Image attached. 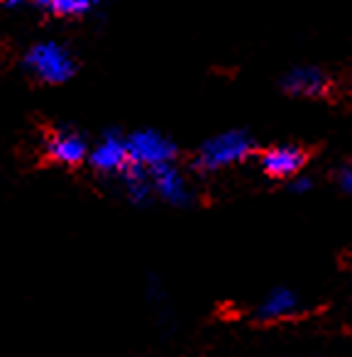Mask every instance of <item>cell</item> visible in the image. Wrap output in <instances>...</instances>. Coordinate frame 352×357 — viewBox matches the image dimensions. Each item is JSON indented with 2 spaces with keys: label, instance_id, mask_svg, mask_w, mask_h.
Listing matches in <instances>:
<instances>
[{
  "label": "cell",
  "instance_id": "6",
  "mask_svg": "<svg viewBox=\"0 0 352 357\" xmlns=\"http://www.w3.org/2000/svg\"><path fill=\"white\" fill-rule=\"evenodd\" d=\"M149 178H152L154 194H157L162 201H167V204L186 206L191 201L189 181H186V176L181 174V169L174 162L152 169V172H149Z\"/></svg>",
  "mask_w": 352,
  "mask_h": 357
},
{
  "label": "cell",
  "instance_id": "8",
  "mask_svg": "<svg viewBox=\"0 0 352 357\" xmlns=\"http://www.w3.org/2000/svg\"><path fill=\"white\" fill-rule=\"evenodd\" d=\"M282 86L289 96H296V98H321L330 91V79L326 71L316 66H298L284 76Z\"/></svg>",
  "mask_w": 352,
  "mask_h": 357
},
{
  "label": "cell",
  "instance_id": "13",
  "mask_svg": "<svg viewBox=\"0 0 352 357\" xmlns=\"http://www.w3.org/2000/svg\"><path fill=\"white\" fill-rule=\"evenodd\" d=\"M311 178H306V176H298V174H296V176H293V184H291V189L293 191H296V194H306V191L308 189H311Z\"/></svg>",
  "mask_w": 352,
  "mask_h": 357
},
{
  "label": "cell",
  "instance_id": "9",
  "mask_svg": "<svg viewBox=\"0 0 352 357\" xmlns=\"http://www.w3.org/2000/svg\"><path fill=\"white\" fill-rule=\"evenodd\" d=\"M298 311V296L291 291V289H272L267 296L262 298L257 308V316L262 321H282V318H289Z\"/></svg>",
  "mask_w": 352,
  "mask_h": 357
},
{
  "label": "cell",
  "instance_id": "5",
  "mask_svg": "<svg viewBox=\"0 0 352 357\" xmlns=\"http://www.w3.org/2000/svg\"><path fill=\"white\" fill-rule=\"evenodd\" d=\"M47 157L64 167H79L81 162L89 159V142L84 135L74 130H54L45 142Z\"/></svg>",
  "mask_w": 352,
  "mask_h": 357
},
{
  "label": "cell",
  "instance_id": "3",
  "mask_svg": "<svg viewBox=\"0 0 352 357\" xmlns=\"http://www.w3.org/2000/svg\"><path fill=\"white\" fill-rule=\"evenodd\" d=\"M125 139H128L130 164L147 169V172L174 162V157H176V147L171 139L164 137L162 132H154V130H139Z\"/></svg>",
  "mask_w": 352,
  "mask_h": 357
},
{
  "label": "cell",
  "instance_id": "12",
  "mask_svg": "<svg viewBox=\"0 0 352 357\" xmlns=\"http://www.w3.org/2000/svg\"><path fill=\"white\" fill-rule=\"evenodd\" d=\"M337 184H340V189L345 191V194H352V164L340 167V172H337Z\"/></svg>",
  "mask_w": 352,
  "mask_h": 357
},
{
  "label": "cell",
  "instance_id": "11",
  "mask_svg": "<svg viewBox=\"0 0 352 357\" xmlns=\"http://www.w3.org/2000/svg\"><path fill=\"white\" fill-rule=\"evenodd\" d=\"M42 10L56 17H79L91 13L100 0H37Z\"/></svg>",
  "mask_w": 352,
  "mask_h": 357
},
{
  "label": "cell",
  "instance_id": "1",
  "mask_svg": "<svg viewBox=\"0 0 352 357\" xmlns=\"http://www.w3.org/2000/svg\"><path fill=\"white\" fill-rule=\"evenodd\" d=\"M25 69L42 84L59 86L74 76L76 61L59 42H37L25 54Z\"/></svg>",
  "mask_w": 352,
  "mask_h": 357
},
{
  "label": "cell",
  "instance_id": "4",
  "mask_svg": "<svg viewBox=\"0 0 352 357\" xmlns=\"http://www.w3.org/2000/svg\"><path fill=\"white\" fill-rule=\"evenodd\" d=\"M89 164L98 174H123L130 167L128 139L118 132L103 135V139L89 149Z\"/></svg>",
  "mask_w": 352,
  "mask_h": 357
},
{
  "label": "cell",
  "instance_id": "7",
  "mask_svg": "<svg viewBox=\"0 0 352 357\" xmlns=\"http://www.w3.org/2000/svg\"><path fill=\"white\" fill-rule=\"evenodd\" d=\"M259 167L272 178H293L306 167V152L293 144L284 147H272L259 157Z\"/></svg>",
  "mask_w": 352,
  "mask_h": 357
},
{
  "label": "cell",
  "instance_id": "2",
  "mask_svg": "<svg viewBox=\"0 0 352 357\" xmlns=\"http://www.w3.org/2000/svg\"><path fill=\"white\" fill-rule=\"evenodd\" d=\"M252 137L243 130H228V132H220L215 137L206 139L199 149V157L196 164L204 172H218V169L233 167L240 164L252 154Z\"/></svg>",
  "mask_w": 352,
  "mask_h": 357
},
{
  "label": "cell",
  "instance_id": "10",
  "mask_svg": "<svg viewBox=\"0 0 352 357\" xmlns=\"http://www.w3.org/2000/svg\"><path fill=\"white\" fill-rule=\"evenodd\" d=\"M123 176H125V189H128V196L132 204H144L154 194L152 178H149L147 169H139L135 164H130L123 172Z\"/></svg>",
  "mask_w": 352,
  "mask_h": 357
},
{
  "label": "cell",
  "instance_id": "14",
  "mask_svg": "<svg viewBox=\"0 0 352 357\" xmlns=\"http://www.w3.org/2000/svg\"><path fill=\"white\" fill-rule=\"evenodd\" d=\"M27 3H37V0H6V6L17 8V6H27Z\"/></svg>",
  "mask_w": 352,
  "mask_h": 357
}]
</instances>
